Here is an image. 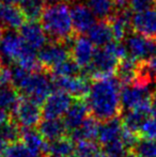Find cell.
Returning <instances> with one entry per match:
<instances>
[{"mask_svg":"<svg viewBox=\"0 0 156 157\" xmlns=\"http://www.w3.org/2000/svg\"><path fill=\"white\" fill-rule=\"evenodd\" d=\"M121 90L122 85L115 76L94 80L86 98L90 116L101 123L120 118Z\"/></svg>","mask_w":156,"mask_h":157,"instance_id":"6da1fadb","label":"cell"},{"mask_svg":"<svg viewBox=\"0 0 156 157\" xmlns=\"http://www.w3.org/2000/svg\"><path fill=\"white\" fill-rule=\"evenodd\" d=\"M41 25L51 42L69 43L74 35L71 6L67 1L47 4L41 17Z\"/></svg>","mask_w":156,"mask_h":157,"instance_id":"7a4b0ae2","label":"cell"},{"mask_svg":"<svg viewBox=\"0 0 156 157\" xmlns=\"http://www.w3.org/2000/svg\"><path fill=\"white\" fill-rule=\"evenodd\" d=\"M126 57L124 44L115 41L106 47L96 49L91 65L83 71V75L93 81L115 76L118 64Z\"/></svg>","mask_w":156,"mask_h":157,"instance_id":"3957f363","label":"cell"},{"mask_svg":"<svg viewBox=\"0 0 156 157\" xmlns=\"http://www.w3.org/2000/svg\"><path fill=\"white\" fill-rule=\"evenodd\" d=\"M48 74L49 73L46 71L28 73L16 90L21 92L23 97L42 106L54 89L51 75Z\"/></svg>","mask_w":156,"mask_h":157,"instance_id":"277c9868","label":"cell"},{"mask_svg":"<svg viewBox=\"0 0 156 157\" xmlns=\"http://www.w3.org/2000/svg\"><path fill=\"white\" fill-rule=\"evenodd\" d=\"M127 57L137 62H148L156 56V41L136 32H131L123 42Z\"/></svg>","mask_w":156,"mask_h":157,"instance_id":"5b68a950","label":"cell"},{"mask_svg":"<svg viewBox=\"0 0 156 157\" xmlns=\"http://www.w3.org/2000/svg\"><path fill=\"white\" fill-rule=\"evenodd\" d=\"M39 62L44 71L49 73L56 66L71 59L69 43H58L50 42L47 43L38 52Z\"/></svg>","mask_w":156,"mask_h":157,"instance_id":"8992f818","label":"cell"},{"mask_svg":"<svg viewBox=\"0 0 156 157\" xmlns=\"http://www.w3.org/2000/svg\"><path fill=\"white\" fill-rule=\"evenodd\" d=\"M42 118L43 113L41 106L25 97H21L18 104L11 113V119L21 128L38 127L42 122Z\"/></svg>","mask_w":156,"mask_h":157,"instance_id":"52a82bcc","label":"cell"},{"mask_svg":"<svg viewBox=\"0 0 156 157\" xmlns=\"http://www.w3.org/2000/svg\"><path fill=\"white\" fill-rule=\"evenodd\" d=\"M152 85L141 82H134L133 85L122 86L121 90V106L122 111L135 109L141 104L152 99Z\"/></svg>","mask_w":156,"mask_h":157,"instance_id":"ba28073f","label":"cell"},{"mask_svg":"<svg viewBox=\"0 0 156 157\" xmlns=\"http://www.w3.org/2000/svg\"><path fill=\"white\" fill-rule=\"evenodd\" d=\"M54 88L69 94L74 99H86L91 88V79L85 75L78 77H54Z\"/></svg>","mask_w":156,"mask_h":157,"instance_id":"9c48e42d","label":"cell"},{"mask_svg":"<svg viewBox=\"0 0 156 157\" xmlns=\"http://www.w3.org/2000/svg\"><path fill=\"white\" fill-rule=\"evenodd\" d=\"M71 58L79 67L86 71L93 61L96 48L88 36L78 35L70 41Z\"/></svg>","mask_w":156,"mask_h":157,"instance_id":"30bf717a","label":"cell"},{"mask_svg":"<svg viewBox=\"0 0 156 157\" xmlns=\"http://www.w3.org/2000/svg\"><path fill=\"white\" fill-rule=\"evenodd\" d=\"M73 101V97H71L69 94L56 90L48 96V98L42 105L43 118L46 120L63 118Z\"/></svg>","mask_w":156,"mask_h":157,"instance_id":"8fae6325","label":"cell"},{"mask_svg":"<svg viewBox=\"0 0 156 157\" xmlns=\"http://www.w3.org/2000/svg\"><path fill=\"white\" fill-rule=\"evenodd\" d=\"M26 44L19 36L16 31H6L4 35L0 41V56L1 62H4V65L9 64L14 65L18 60L21 52Z\"/></svg>","mask_w":156,"mask_h":157,"instance_id":"7c38bea8","label":"cell"},{"mask_svg":"<svg viewBox=\"0 0 156 157\" xmlns=\"http://www.w3.org/2000/svg\"><path fill=\"white\" fill-rule=\"evenodd\" d=\"M71 15L74 32L79 35L88 33L96 24V17L89 6L81 0H76L71 6Z\"/></svg>","mask_w":156,"mask_h":157,"instance_id":"4fadbf2b","label":"cell"},{"mask_svg":"<svg viewBox=\"0 0 156 157\" xmlns=\"http://www.w3.org/2000/svg\"><path fill=\"white\" fill-rule=\"evenodd\" d=\"M18 34L24 43L34 50H41L47 44V35L38 21H27L18 30Z\"/></svg>","mask_w":156,"mask_h":157,"instance_id":"5bb4252c","label":"cell"},{"mask_svg":"<svg viewBox=\"0 0 156 157\" xmlns=\"http://www.w3.org/2000/svg\"><path fill=\"white\" fill-rule=\"evenodd\" d=\"M131 30L146 37H156V8L134 13L131 17Z\"/></svg>","mask_w":156,"mask_h":157,"instance_id":"9a60e30c","label":"cell"},{"mask_svg":"<svg viewBox=\"0 0 156 157\" xmlns=\"http://www.w3.org/2000/svg\"><path fill=\"white\" fill-rule=\"evenodd\" d=\"M90 117V110L86 99H74L70 109L62 118L67 128V136L77 128Z\"/></svg>","mask_w":156,"mask_h":157,"instance_id":"2e32d148","label":"cell"},{"mask_svg":"<svg viewBox=\"0 0 156 157\" xmlns=\"http://www.w3.org/2000/svg\"><path fill=\"white\" fill-rule=\"evenodd\" d=\"M26 17L19 6H13L0 1V26L6 31L19 30L26 23Z\"/></svg>","mask_w":156,"mask_h":157,"instance_id":"e0dca14e","label":"cell"},{"mask_svg":"<svg viewBox=\"0 0 156 157\" xmlns=\"http://www.w3.org/2000/svg\"><path fill=\"white\" fill-rule=\"evenodd\" d=\"M21 143L36 156H45L47 141L36 128H21Z\"/></svg>","mask_w":156,"mask_h":157,"instance_id":"ac0fdd59","label":"cell"},{"mask_svg":"<svg viewBox=\"0 0 156 157\" xmlns=\"http://www.w3.org/2000/svg\"><path fill=\"white\" fill-rule=\"evenodd\" d=\"M123 130H124V127H123L122 121L120 118H116L101 123L100 129H98L97 142L104 147L113 141H117L121 139Z\"/></svg>","mask_w":156,"mask_h":157,"instance_id":"d6986e66","label":"cell"},{"mask_svg":"<svg viewBox=\"0 0 156 157\" xmlns=\"http://www.w3.org/2000/svg\"><path fill=\"white\" fill-rule=\"evenodd\" d=\"M140 63L141 62H137V61L126 57L118 64L115 77L120 81L122 86L133 85L137 80L138 75H139Z\"/></svg>","mask_w":156,"mask_h":157,"instance_id":"ffe728a7","label":"cell"},{"mask_svg":"<svg viewBox=\"0 0 156 157\" xmlns=\"http://www.w3.org/2000/svg\"><path fill=\"white\" fill-rule=\"evenodd\" d=\"M100 124L101 123L96 119L90 116L77 129L73 130L67 137H70L74 143L94 141L95 139L97 140Z\"/></svg>","mask_w":156,"mask_h":157,"instance_id":"44dd1931","label":"cell"},{"mask_svg":"<svg viewBox=\"0 0 156 157\" xmlns=\"http://www.w3.org/2000/svg\"><path fill=\"white\" fill-rule=\"evenodd\" d=\"M88 37L97 48L106 47L115 42V36L108 21H97L88 32Z\"/></svg>","mask_w":156,"mask_h":157,"instance_id":"7402d4cb","label":"cell"},{"mask_svg":"<svg viewBox=\"0 0 156 157\" xmlns=\"http://www.w3.org/2000/svg\"><path fill=\"white\" fill-rule=\"evenodd\" d=\"M38 128V130L47 142H52V141L67 137V128H65L62 119H55V120L44 119L40 123Z\"/></svg>","mask_w":156,"mask_h":157,"instance_id":"603a6c76","label":"cell"},{"mask_svg":"<svg viewBox=\"0 0 156 157\" xmlns=\"http://www.w3.org/2000/svg\"><path fill=\"white\" fill-rule=\"evenodd\" d=\"M85 3L101 21L109 19L116 10L113 0H86Z\"/></svg>","mask_w":156,"mask_h":157,"instance_id":"cb8c5ba5","label":"cell"},{"mask_svg":"<svg viewBox=\"0 0 156 157\" xmlns=\"http://www.w3.org/2000/svg\"><path fill=\"white\" fill-rule=\"evenodd\" d=\"M19 99V92L13 86L0 87V109L12 113Z\"/></svg>","mask_w":156,"mask_h":157,"instance_id":"d4e9b609","label":"cell"},{"mask_svg":"<svg viewBox=\"0 0 156 157\" xmlns=\"http://www.w3.org/2000/svg\"><path fill=\"white\" fill-rule=\"evenodd\" d=\"M19 8L28 21H38L45 10V3L42 0H24Z\"/></svg>","mask_w":156,"mask_h":157,"instance_id":"484cf974","label":"cell"},{"mask_svg":"<svg viewBox=\"0 0 156 157\" xmlns=\"http://www.w3.org/2000/svg\"><path fill=\"white\" fill-rule=\"evenodd\" d=\"M75 149V144L71 140L70 137H64L59 140L52 141V142H47V154H55V155L70 157Z\"/></svg>","mask_w":156,"mask_h":157,"instance_id":"4316f807","label":"cell"},{"mask_svg":"<svg viewBox=\"0 0 156 157\" xmlns=\"http://www.w3.org/2000/svg\"><path fill=\"white\" fill-rule=\"evenodd\" d=\"M21 127L11 118L0 126V137H2L10 144L18 142L21 140Z\"/></svg>","mask_w":156,"mask_h":157,"instance_id":"83f0119b","label":"cell"},{"mask_svg":"<svg viewBox=\"0 0 156 157\" xmlns=\"http://www.w3.org/2000/svg\"><path fill=\"white\" fill-rule=\"evenodd\" d=\"M49 74L54 77H78L83 75V72L71 58L70 60L56 66L54 70L50 71Z\"/></svg>","mask_w":156,"mask_h":157,"instance_id":"f1b7e54d","label":"cell"},{"mask_svg":"<svg viewBox=\"0 0 156 157\" xmlns=\"http://www.w3.org/2000/svg\"><path fill=\"white\" fill-rule=\"evenodd\" d=\"M131 154L134 157H156V141L139 138Z\"/></svg>","mask_w":156,"mask_h":157,"instance_id":"f546056e","label":"cell"},{"mask_svg":"<svg viewBox=\"0 0 156 157\" xmlns=\"http://www.w3.org/2000/svg\"><path fill=\"white\" fill-rule=\"evenodd\" d=\"M100 152V147L94 141L76 143L75 149L70 157H94Z\"/></svg>","mask_w":156,"mask_h":157,"instance_id":"4dcf8cb0","label":"cell"},{"mask_svg":"<svg viewBox=\"0 0 156 157\" xmlns=\"http://www.w3.org/2000/svg\"><path fill=\"white\" fill-rule=\"evenodd\" d=\"M103 152H105L109 157H127L131 154L129 150L123 143L122 139H119V140L113 141L109 144L104 145Z\"/></svg>","mask_w":156,"mask_h":157,"instance_id":"1f68e13d","label":"cell"},{"mask_svg":"<svg viewBox=\"0 0 156 157\" xmlns=\"http://www.w3.org/2000/svg\"><path fill=\"white\" fill-rule=\"evenodd\" d=\"M3 157H39L32 154L21 142L12 143L8 147Z\"/></svg>","mask_w":156,"mask_h":157,"instance_id":"d6a6232c","label":"cell"},{"mask_svg":"<svg viewBox=\"0 0 156 157\" xmlns=\"http://www.w3.org/2000/svg\"><path fill=\"white\" fill-rule=\"evenodd\" d=\"M138 136L139 138L156 141V121L154 119L149 118L144 121V123L140 127Z\"/></svg>","mask_w":156,"mask_h":157,"instance_id":"836d02e7","label":"cell"},{"mask_svg":"<svg viewBox=\"0 0 156 157\" xmlns=\"http://www.w3.org/2000/svg\"><path fill=\"white\" fill-rule=\"evenodd\" d=\"M127 4L133 13H139L154 8V0H127Z\"/></svg>","mask_w":156,"mask_h":157,"instance_id":"e575fe53","label":"cell"},{"mask_svg":"<svg viewBox=\"0 0 156 157\" xmlns=\"http://www.w3.org/2000/svg\"><path fill=\"white\" fill-rule=\"evenodd\" d=\"M9 145H10V143H8L2 137H0V157L4 156V153H6Z\"/></svg>","mask_w":156,"mask_h":157,"instance_id":"d590c367","label":"cell"},{"mask_svg":"<svg viewBox=\"0 0 156 157\" xmlns=\"http://www.w3.org/2000/svg\"><path fill=\"white\" fill-rule=\"evenodd\" d=\"M148 66L151 72H152L153 76L156 78V56H154L151 60L148 61Z\"/></svg>","mask_w":156,"mask_h":157,"instance_id":"8d00e7d4","label":"cell"},{"mask_svg":"<svg viewBox=\"0 0 156 157\" xmlns=\"http://www.w3.org/2000/svg\"><path fill=\"white\" fill-rule=\"evenodd\" d=\"M9 119H10L9 118V112L0 109V126H1L2 124H4Z\"/></svg>","mask_w":156,"mask_h":157,"instance_id":"74e56055","label":"cell"},{"mask_svg":"<svg viewBox=\"0 0 156 157\" xmlns=\"http://www.w3.org/2000/svg\"><path fill=\"white\" fill-rule=\"evenodd\" d=\"M1 2H4V3L8 4H13V6H21V3L24 1V0H0Z\"/></svg>","mask_w":156,"mask_h":157,"instance_id":"f35d334b","label":"cell"},{"mask_svg":"<svg viewBox=\"0 0 156 157\" xmlns=\"http://www.w3.org/2000/svg\"><path fill=\"white\" fill-rule=\"evenodd\" d=\"M44 3H47V4H52V3H57V2H60L62 0H42Z\"/></svg>","mask_w":156,"mask_h":157,"instance_id":"ab89813d","label":"cell"},{"mask_svg":"<svg viewBox=\"0 0 156 157\" xmlns=\"http://www.w3.org/2000/svg\"><path fill=\"white\" fill-rule=\"evenodd\" d=\"M94 157H109V156L107 155V154L105 153V152H103V151H100V152H98V153L96 154V155L94 156Z\"/></svg>","mask_w":156,"mask_h":157,"instance_id":"60d3db41","label":"cell"},{"mask_svg":"<svg viewBox=\"0 0 156 157\" xmlns=\"http://www.w3.org/2000/svg\"><path fill=\"white\" fill-rule=\"evenodd\" d=\"M4 33H6V30H4L1 26H0V41H1V39H2V36L4 35Z\"/></svg>","mask_w":156,"mask_h":157,"instance_id":"b9f144b4","label":"cell"},{"mask_svg":"<svg viewBox=\"0 0 156 157\" xmlns=\"http://www.w3.org/2000/svg\"><path fill=\"white\" fill-rule=\"evenodd\" d=\"M45 157H63V156L55 155V154H47V155H45Z\"/></svg>","mask_w":156,"mask_h":157,"instance_id":"7bdbcfd3","label":"cell"},{"mask_svg":"<svg viewBox=\"0 0 156 157\" xmlns=\"http://www.w3.org/2000/svg\"><path fill=\"white\" fill-rule=\"evenodd\" d=\"M121 1H126V0H113V2H121Z\"/></svg>","mask_w":156,"mask_h":157,"instance_id":"ee69618b","label":"cell"},{"mask_svg":"<svg viewBox=\"0 0 156 157\" xmlns=\"http://www.w3.org/2000/svg\"><path fill=\"white\" fill-rule=\"evenodd\" d=\"M2 62H1V56H0V67H1V66H2V64H1Z\"/></svg>","mask_w":156,"mask_h":157,"instance_id":"f6af8a7d","label":"cell"},{"mask_svg":"<svg viewBox=\"0 0 156 157\" xmlns=\"http://www.w3.org/2000/svg\"><path fill=\"white\" fill-rule=\"evenodd\" d=\"M154 8H156V0H154Z\"/></svg>","mask_w":156,"mask_h":157,"instance_id":"bcb514c9","label":"cell"},{"mask_svg":"<svg viewBox=\"0 0 156 157\" xmlns=\"http://www.w3.org/2000/svg\"><path fill=\"white\" fill-rule=\"evenodd\" d=\"M127 157H134V156H133V155H131V154H129V155H128V156H127Z\"/></svg>","mask_w":156,"mask_h":157,"instance_id":"7dc6e473","label":"cell"}]
</instances>
